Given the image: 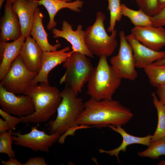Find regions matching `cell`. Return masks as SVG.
<instances>
[{"label":"cell","mask_w":165,"mask_h":165,"mask_svg":"<svg viewBox=\"0 0 165 165\" xmlns=\"http://www.w3.org/2000/svg\"><path fill=\"white\" fill-rule=\"evenodd\" d=\"M16 0H10V2L12 3V4ZM34 0L38 1V0Z\"/></svg>","instance_id":"40"},{"label":"cell","mask_w":165,"mask_h":165,"mask_svg":"<svg viewBox=\"0 0 165 165\" xmlns=\"http://www.w3.org/2000/svg\"><path fill=\"white\" fill-rule=\"evenodd\" d=\"M84 104V110L77 122L78 125L99 129L110 125L122 127L134 116L130 109L116 100L97 101L90 98Z\"/></svg>","instance_id":"1"},{"label":"cell","mask_w":165,"mask_h":165,"mask_svg":"<svg viewBox=\"0 0 165 165\" xmlns=\"http://www.w3.org/2000/svg\"><path fill=\"white\" fill-rule=\"evenodd\" d=\"M60 92L56 87L45 82L31 85L24 94L32 98L34 112L20 117L21 123H38L48 121L57 112L62 100Z\"/></svg>","instance_id":"2"},{"label":"cell","mask_w":165,"mask_h":165,"mask_svg":"<svg viewBox=\"0 0 165 165\" xmlns=\"http://www.w3.org/2000/svg\"><path fill=\"white\" fill-rule=\"evenodd\" d=\"M108 127L119 134L123 138L122 142L119 146L115 149L109 151L102 149H98V150L100 153H105L109 154L110 156H115L119 163H120L119 157V152L121 151L126 152L127 147L128 145L134 144H139L148 147L151 143L152 135H149L143 137H137L128 134L121 126H119L115 127L110 125Z\"/></svg>","instance_id":"21"},{"label":"cell","mask_w":165,"mask_h":165,"mask_svg":"<svg viewBox=\"0 0 165 165\" xmlns=\"http://www.w3.org/2000/svg\"><path fill=\"white\" fill-rule=\"evenodd\" d=\"M2 164L3 165H23V164L16 159H14V158H9V159L8 160L2 161Z\"/></svg>","instance_id":"35"},{"label":"cell","mask_w":165,"mask_h":165,"mask_svg":"<svg viewBox=\"0 0 165 165\" xmlns=\"http://www.w3.org/2000/svg\"><path fill=\"white\" fill-rule=\"evenodd\" d=\"M91 127L90 126L79 125L76 126L71 127L68 129L63 134L61 135L57 141L61 144H63L66 137L68 135H73L75 134L76 130L79 129L87 128Z\"/></svg>","instance_id":"31"},{"label":"cell","mask_w":165,"mask_h":165,"mask_svg":"<svg viewBox=\"0 0 165 165\" xmlns=\"http://www.w3.org/2000/svg\"><path fill=\"white\" fill-rule=\"evenodd\" d=\"M152 64L156 65L165 64V58L156 61L154 62Z\"/></svg>","instance_id":"37"},{"label":"cell","mask_w":165,"mask_h":165,"mask_svg":"<svg viewBox=\"0 0 165 165\" xmlns=\"http://www.w3.org/2000/svg\"><path fill=\"white\" fill-rule=\"evenodd\" d=\"M78 95L67 86L60 92L62 100L57 110V116L48 123L50 134L61 135L69 128L79 125L77 122L84 110L85 104Z\"/></svg>","instance_id":"4"},{"label":"cell","mask_w":165,"mask_h":165,"mask_svg":"<svg viewBox=\"0 0 165 165\" xmlns=\"http://www.w3.org/2000/svg\"><path fill=\"white\" fill-rule=\"evenodd\" d=\"M120 46L117 55L113 56L110 62L113 69L122 79L134 80L137 77L133 50L126 38L124 31L119 33Z\"/></svg>","instance_id":"8"},{"label":"cell","mask_w":165,"mask_h":165,"mask_svg":"<svg viewBox=\"0 0 165 165\" xmlns=\"http://www.w3.org/2000/svg\"><path fill=\"white\" fill-rule=\"evenodd\" d=\"M39 5L38 1L34 0H16L12 4L19 18L22 35L25 38L30 36L35 13Z\"/></svg>","instance_id":"16"},{"label":"cell","mask_w":165,"mask_h":165,"mask_svg":"<svg viewBox=\"0 0 165 165\" xmlns=\"http://www.w3.org/2000/svg\"><path fill=\"white\" fill-rule=\"evenodd\" d=\"M138 154L141 157L154 160L158 159L160 156L165 155V137L151 142L147 149L138 152Z\"/></svg>","instance_id":"25"},{"label":"cell","mask_w":165,"mask_h":165,"mask_svg":"<svg viewBox=\"0 0 165 165\" xmlns=\"http://www.w3.org/2000/svg\"><path fill=\"white\" fill-rule=\"evenodd\" d=\"M94 24L89 26L85 31V43L93 55L100 57L111 56L115 50L118 43L116 39L117 33L114 29L111 35L106 32L104 24L105 19L104 13L98 12Z\"/></svg>","instance_id":"5"},{"label":"cell","mask_w":165,"mask_h":165,"mask_svg":"<svg viewBox=\"0 0 165 165\" xmlns=\"http://www.w3.org/2000/svg\"><path fill=\"white\" fill-rule=\"evenodd\" d=\"M45 159L42 157H34L29 158L23 165H47Z\"/></svg>","instance_id":"32"},{"label":"cell","mask_w":165,"mask_h":165,"mask_svg":"<svg viewBox=\"0 0 165 165\" xmlns=\"http://www.w3.org/2000/svg\"><path fill=\"white\" fill-rule=\"evenodd\" d=\"M0 29V41H14L22 35L18 17L13 10L10 0L6 1L4 14L1 19Z\"/></svg>","instance_id":"15"},{"label":"cell","mask_w":165,"mask_h":165,"mask_svg":"<svg viewBox=\"0 0 165 165\" xmlns=\"http://www.w3.org/2000/svg\"><path fill=\"white\" fill-rule=\"evenodd\" d=\"M156 88V94L159 97V101L165 105V84L158 86Z\"/></svg>","instance_id":"33"},{"label":"cell","mask_w":165,"mask_h":165,"mask_svg":"<svg viewBox=\"0 0 165 165\" xmlns=\"http://www.w3.org/2000/svg\"><path fill=\"white\" fill-rule=\"evenodd\" d=\"M144 69L152 86L156 87L165 84V64L156 65L152 64Z\"/></svg>","instance_id":"24"},{"label":"cell","mask_w":165,"mask_h":165,"mask_svg":"<svg viewBox=\"0 0 165 165\" xmlns=\"http://www.w3.org/2000/svg\"><path fill=\"white\" fill-rule=\"evenodd\" d=\"M139 9L152 16L158 12V0H135Z\"/></svg>","instance_id":"28"},{"label":"cell","mask_w":165,"mask_h":165,"mask_svg":"<svg viewBox=\"0 0 165 165\" xmlns=\"http://www.w3.org/2000/svg\"><path fill=\"white\" fill-rule=\"evenodd\" d=\"M10 127L9 124L4 120L0 118V133L5 132L10 130Z\"/></svg>","instance_id":"34"},{"label":"cell","mask_w":165,"mask_h":165,"mask_svg":"<svg viewBox=\"0 0 165 165\" xmlns=\"http://www.w3.org/2000/svg\"><path fill=\"white\" fill-rule=\"evenodd\" d=\"M42 55L43 51L35 40L30 36L26 38L19 55L29 71L38 73L42 65Z\"/></svg>","instance_id":"17"},{"label":"cell","mask_w":165,"mask_h":165,"mask_svg":"<svg viewBox=\"0 0 165 165\" xmlns=\"http://www.w3.org/2000/svg\"><path fill=\"white\" fill-rule=\"evenodd\" d=\"M44 17L40 9L38 7L34 14V20L30 35L35 40L43 52L54 51L61 47L60 42L51 45L48 39V34L45 30L42 23Z\"/></svg>","instance_id":"20"},{"label":"cell","mask_w":165,"mask_h":165,"mask_svg":"<svg viewBox=\"0 0 165 165\" xmlns=\"http://www.w3.org/2000/svg\"><path fill=\"white\" fill-rule=\"evenodd\" d=\"M153 26L159 27L165 26V8L152 16Z\"/></svg>","instance_id":"30"},{"label":"cell","mask_w":165,"mask_h":165,"mask_svg":"<svg viewBox=\"0 0 165 165\" xmlns=\"http://www.w3.org/2000/svg\"><path fill=\"white\" fill-rule=\"evenodd\" d=\"M38 2L39 5H42L46 8L49 14V21L47 28L49 31L56 26L57 22L54 18L59 10L68 8L72 11L79 12L84 4V2L81 0L73 2H71V0H39Z\"/></svg>","instance_id":"19"},{"label":"cell","mask_w":165,"mask_h":165,"mask_svg":"<svg viewBox=\"0 0 165 165\" xmlns=\"http://www.w3.org/2000/svg\"><path fill=\"white\" fill-rule=\"evenodd\" d=\"M0 85V105L1 109L20 117L33 113L35 107L32 98L24 94L16 95Z\"/></svg>","instance_id":"10"},{"label":"cell","mask_w":165,"mask_h":165,"mask_svg":"<svg viewBox=\"0 0 165 165\" xmlns=\"http://www.w3.org/2000/svg\"><path fill=\"white\" fill-rule=\"evenodd\" d=\"M153 104L156 109L158 115L157 127L152 135L151 142L165 137V105L159 101L156 94H151Z\"/></svg>","instance_id":"23"},{"label":"cell","mask_w":165,"mask_h":165,"mask_svg":"<svg viewBox=\"0 0 165 165\" xmlns=\"http://www.w3.org/2000/svg\"><path fill=\"white\" fill-rule=\"evenodd\" d=\"M6 1L7 0H0V8L1 9V8L2 6V5L3 3V2L5 1Z\"/></svg>","instance_id":"39"},{"label":"cell","mask_w":165,"mask_h":165,"mask_svg":"<svg viewBox=\"0 0 165 165\" xmlns=\"http://www.w3.org/2000/svg\"><path fill=\"white\" fill-rule=\"evenodd\" d=\"M13 130H9L0 134V153L6 154L9 158H14L15 152L12 148Z\"/></svg>","instance_id":"27"},{"label":"cell","mask_w":165,"mask_h":165,"mask_svg":"<svg viewBox=\"0 0 165 165\" xmlns=\"http://www.w3.org/2000/svg\"><path fill=\"white\" fill-rule=\"evenodd\" d=\"M12 139L15 145L28 148L34 151L48 153L50 148L56 142L61 135L46 133L37 126L32 127L28 133L22 134L19 132L12 134Z\"/></svg>","instance_id":"9"},{"label":"cell","mask_w":165,"mask_h":165,"mask_svg":"<svg viewBox=\"0 0 165 165\" xmlns=\"http://www.w3.org/2000/svg\"><path fill=\"white\" fill-rule=\"evenodd\" d=\"M0 115L9 124L10 130L15 129L17 125L21 123L20 118L13 116L10 114L0 109Z\"/></svg>","instance_id":"29"},{"label":"cell","mask_w":165,"mask_h":165,"mask_svg":"<svg viewBox=\"0 0 165 165\" xmlns=\"http://www.w3.org/2000/svg\"><path fill=\"white\" fill-rule=\"evenodd\" d=\"M126 38L132 47L137 68L144 69L155 61L165 58V51H156L147 47L131 34L126 36Z\"/></svg>","instance_id":"14"},{"label":"cell","mask_w":165,"mask_h":165,"mask_svg":"<svg viewBox=\"0 0 165 165\" xmlns=\"http://www.w3.org/2000/svg\"><path fill=\"white\" fill-rule=\"evenodd\" d=\"M158 165H165V161L163 160L160 162L159 163H158Z\"/></svg>","instance_id":"38"},{"label":"cell","mask_w":165,"mask_h":165,"mask_svg":"<svg viewBox=\"0 0 165 165\" xmlns=\"http://www.w3.org/2000/svg\"><path fill=\"white\" fill-rule=\"evenodd\" d=\"M70 48L66 46L54 51L43 52L41 69L31 85L45 82L49 83L48 75L50 72L57 66L64 63L74 52Z\"/></svg>","instance_id":"12"},{"label":"cell","mask_w":165,"mask_h":165,"mask_svg":"<svg viewBox=\"0 0 165 165\" xmlns=\"http://www.w3.org/2000/svg\"><path fill=\"white\" fill-rule=\"evenodd\" d=\"M81 25H79L76 30H73L72 25L66 20L63 21L61 30L53 28L52 33L54 38H62L71 45L72 50L93 58L94 55L87 47L84 41L85 31Z\"/></svg>","instance_id":"11"},{"label":"cell","mask_w":165,"mask_h":165,"mask_svg":"<svg viewBox=\"0 0 165 165\" xmlns=\"http://www.w3.org/2000/svg\"><path fill=\"white\" fill-rule=\"evenodd\" d=\"M88 57L80 53L74 52L63 63L66 71L60 79V84L64 83L77 94L81 92L94 68Z\"/></svg>","instance_id":"6"},{"label":"cell","mask_w":165,"mask_h":165,"mask_svg":"<svg viewBox=\"0 0 165 165\" xmlns=\"http://www.w3.org/2000/svg\"><path fill=\"white\" fill-rule=\"evenodd\" d=\"M108 2V9L109 11V25L107 31L112 32L115 29L116 22L121 20L123 15L121 13L120 0H107Z\"/></svg>","instance_id":"26"},{"label":"cell","mask_w":165,"mask_h":165,"mask_svg":"<svg viewBox=\"0 0 165 165\" xmlns=\"http://www.w3.org/2000/svg\"><path fill=\"white\" fill-rule=\"evenodd\" d=\"M25 37L22 35L10 42H0V80H2L9 70L12 64L19 55Z\"/></svg>","instance_id":"18"},{"label":"cell","mask_w":165,"mask_h":165,"mask_svg":"<svg viewBox=\"0 0 165 165\" xmlns=\"http://www.w3.org/2000/svg\"><path fill=\"white\" fill-rule=\"evenodd\" d=\"M130 34L143 45L153 50L159 51L165 46V29L163 27L134 26Z\"/></svg>","instance_id":"13"},{"label":"cell","mask_w":165,"mask_h":165,"mask_svg":"<svg viewBox=\"0 0 165 165\" xmlns=\"http://www.w3.org/2000/svg\"><path fill=\"white\" fill-rule=\"evenodd\" d=\"M99 57L97 65L88 82L87 94L97 101L111 100L122 79L108 64L107 57L102 55Z\"/></svg>","instance_id":"3"},{"label":"cell","mask_w":165,"mask_h":165,"mask_svg":"<svg viewBox=\"0 0 165 165\" xmlns=\"http://www.w3.org/2000/svg\"><path fill=\"white\" fill-rule=\"evenodd\" d=\"M165 8V0H158V12L161 9Z\"/></svg>","instance_id":"36"},{"label":"cell","mask_w":165,"mask_h":165,"mask_svg":"<svg viewBox=\"0 0 165 165\" xmlns=\"http://www.w3.org/2000/svg\"><path fill=\"white\" fill-rule=\"evenodd\" d=\"M37 74L27 68L19 55L1 81L0 85L8 91L16 94H24Z\"/></svg>","instance_id":"7"},{"label":"cell","mask_w":165,"mask_h":165,"mask_svg":"<svg viewBox=\"0 0 165 165\" xmlns=\"http://www.w3.org/2000/svg\"><path fill=\"white\" fill-rule=\"evenodd\" d=\"M123 16L128 18L135 27L153 26L152 16L146 13L142 9H131L124 4H121Z\"/></svg>","instance_id":"22"}]
</instances>
